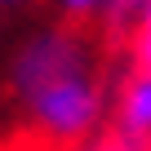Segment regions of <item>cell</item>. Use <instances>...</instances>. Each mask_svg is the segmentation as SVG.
<instances>
[{
    "label": "cell",
    "mask_w": 151,
    "mask_h": 151,
    "mask_svg": "<svg viewBox=\"0 0 151 151\" xmlns=\"http://www.w3.org/2000/svg\"><path fill=\"white\" fill-rule=\"evenodd\" d=\"M107 5H111V0H58L62 22H71V27H93L107 14Z\"/></svg>",
    "instance_id": "obj_1"
},
{
    "label": "cell",
    "mask_w": 151,
    "mask_h": 151,
    "mask_svg": "<svg viewBox=\"0 0 151 151\" xmlns=\"http://www.w3.org/2000/svg\"><path fill=\"white\" fill-rule=\"evenodd\" d=\"M133 71L151 76V5H147V14H142V22L133 31Z\"/></svg>",
    "instance_id": "obj_2"
},
{
    "label": "cell",
    "mask_w": 151,
    "mask_h": 151,
    "mask_svg": "<svg viewBox=\"0 0 151 151\" xmlns=\"http://www.w3.org/2000/svg\"><path fill=\"white\" fill-rule=\"evenodd\" d=\"M80 151H151V147H142V142H124L120 133H107L102 142H85Z\"/></svg>",
    "instance_id": "obj_3"
},
{
    "label": "cell",
    "mask_w": 151,
    "mask_h": 151,
    "mask_svg": "<svg viewBox=\"0 0 151 151\" xmlns=\"http://www.w3.org/2000/svg\"><path fill=\"white\" fill-rule=\"evenodd\" d=\"M22 5H36V0H0V9H22Z\"/></svg>",
    "instance_id": "obj_4"
}]
</instances>
